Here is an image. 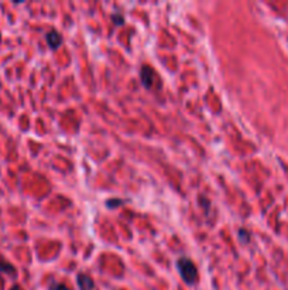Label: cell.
Masks as SVG:
<instances>
[{
  "mask_svg": "<svg viewBox=\"0 0 288 290\" xmlns=\"http://www.w3.org/2000/svg\"><path fill=\"white\" fill-rule=\"evenodd\" d=\"M47 43H48V45H50L53 50L58 48V47L62 44L61 34L57 33V31H50V33L47 34Z\"/></svg>",
  "mask_w": 288,
  "mask_h": 290,
  "instance_id": "277c9868",
  "label": "cell"
},
{
  "mask_svg": "<svg viewBox=\"0 0 288 290\" xmlns=\"http://www.w3.org/2000/svg\"><path fill=\"white\" fill-rule=\"evenodd\" d=\"M10 290H23V289H21L20 286H17V285H16V286H13V288H11Z\"/></svg>",
  "mask_w": 288,
  "mask_h": 290,
  "instance_id": "ba28073f",
  "label": "cell"
},
{
  "mask_svg": "<svg viewBox=\"0 0 288 290\" xmlns=\"http://www.w3.org/2000/svg\"><path fill=\"white\" fill-rule=\"evenodd\" d=\"M50 290H71V289L68 286L62 285V283H55V285H53V286L50 288Z\"/></svg>",
  "mask_w": 288,
  "mask_h": 290,
  "instance_id": "8992f818",
  "label": "cell"
},
{
  "mask_svg": "<svg viewBox=\"0 0 288 290\" xmlns=\"http://www.w3.org/2000/svg\"><path fill=\"white\" fill-rule=\"evenodd\" d=\"M177 268H178L184 282H187L188 285H193L195 282L198 281V271H196V266L193 265L191 259H187V258L178 259L177 261Z\"/></svg>",
  "mask_w": 288,
  "mask_h": 290,
  "instance_id": "6da1fadb",
  "label": "cell"
},
{
  "mask_svg": "<svg viewBox=\"0 0 288 290\" xmlns=\"http://www.w3.org/2000/svg\"><path fill=\"white\" fill-rule=\"evenodd\" d=\"M0 271H3V272L6 273H13L14 272V268L9 264H4V262L1 264V262H0Z\"/></svg>",
  "mask_w": 288,
  "mask_h": 290,
  "instance_id": "5b68a950",
  "label": "cell"
},
{
  "mask_svg": "<svg viewBox=\"0 0 288 290\" xmlns=\"http://www.w3.org/2000/svg\"><path fill=\"white\" fill-rule=\"evenodd\" d=\"M77 281H78V286L81 290H92L95 288V283L92 281V278L85 273H79L77 276Z\"/></svg>",
  "mask_w": 288,
  "mask_h": 290,
  "instance_id": "3957f363",
  "label": "cell"
},
{
  "mask_svg": "<svg viewBox=\"0 0 288 290\" xmlns=\"http://www.w3.org/2000/svg\"><path fill=\"white\" fill-rule=\"evenodd\" d=\"M112 18H113V21H114V24H116V26H120V24H123V23H124V18H123L122 16H119V14H113V16H112Z\"/></svg>",
  "mask_w": 288,
  "mask_h": 290,
  "instance_id": "52a82bcc",
  "label": "cell"
},
{
  "mask_svg": "<svg viewBox=\"0 0 288 290\" xmlns=\"http://www.w3.org/2000/svg\"><path fill=\"white\" fill-rule=\"evenodd\" d=\"M140 77H141V82L146 88H151L156 82V78H157V74L156 71L153 70L150 65H143L141 67V71H140Z\"/></svg>",
  "mask_w": 288,
  "mask_h": 290,
  "instance_id": "7a4b0ae2",
  "label": "cell"
}]
</instances>
